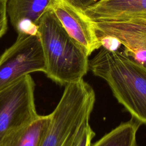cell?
Here are the masks:
<instances>
[{"mask_svg":"<svg viewBox=\"0 0 146 146\" xmlns=\"http://www.w3.org/2000/svg\"><path fill=\"white\" fill-rule=\"evenodd\" d=\"M89 70L108 84L113 96L134 118L146 124V65L124 52L102 48L91 60Z\"/></svg>","mask_w":146,"mask_h":146,"instance_id":"6da1fadb","label":"cell"},{"mask_svg":"<svg viewBox=\"0 0 146 146\" xmlns=\"http://www.w3.org/2000/svg\"><path fill=\"white\" fill-rule=\"evenodd\" d=\"M46 63L44 74L60 85L78 82L89 70L88 55L71 37L52 11L47 9L38 24Z\"/></svg>","mask_w":146,"mask_h":146,"instance_id":"7a4b0ae2","label":"cell"},{"mask_svg":"<svg viewBox=\"0 0 146 146\" xmlns=\"http://www.w3.org/2000/svg\"><path fill=\"white\" fill-rule=\"evenodd\" d=\"M95 102L94 90L83 79L65 85L40 146H75L89 124Z\"/></svg>","mask_w":146,"mask_h":146,"instance_id":"3957f363","label":"cell"},{"mask_svg":"<svg viewBox=\"0 0 146 146\" xmlns=\"http://www.w3.org/2000/svg\"><path fill=\"white\" fill-rule=\"evenodd\" d=\"M46 63L38 35L18 33L13 44L0 56V91L21 78L34 72H43Z\"/></svg>","mask_w":146,"mask_h":146,"instance_id":"277c9868","label":"cell"},{"mask_svg":"<svg viewBox=\"0 0 146 146\" xmlns=\"http://www.w3.org/2000/svg\"><path fill=\"white\" fill-rule=\"evenodd\" d=\"M35 83L29 75L0 91V140L7 133L35 120Z\"/></svg>","mask_w":146,"mask_h":146,"instance_id":"5b68a950","label":"cell"},{"mask_svg":"<svg viewBox=\"0 0 146 146\" xmlns=\"http://www.w3.org/2000/svg\"><path fill=\"white\" fill-rule=\"evenodd\" d=\"M47 9L52 10L69 35L88 56L102 46L94 22L84 10L67 0H52Z\"/></svg>","mask_w":146,"mask_h":146,"instance_id":"8992f818","label":"cell"},{"mask_svg":"<svg viewBox=\"0 0 146 146\" xmlns=\"http://www.w3.org/2000/svg\"><path fill=\"white\" fill-rule=\"evenodd\" d=\"M94 22L98 35L116 38L124 46L126 55L140 63L146 64L145 18L135 17Z\"/></svg>","mask_w":146,"mask_h":146,"instance_id":"52a82bcc","label":"cell"},{"mask_svg":"<svg viewBox=\"0 0 146 146\" xmlns=\"http://www.w3.org/2000/svg\"><path fill=\"white\" fill-rule=\"evenodd\" d=\"M51 1L8 0L7 13L16 31L37 35L39 21Z\"/></svg>","mask_w":146,"mask_h":146,"instance_id":"ba28073f","label":"cell"},{"mask_svg":"<svg viewBox=\"0 0 146 146\" xmlns=\"http://www.w3.org/2000/svg\"><path fill=\"white\" fill-rule=\"evenodd\" d=\"M84 12L93 21L128 19L146 13V0H99Z\"/></svg>","mask_w":146,"mask_h":146,"instance_id":"9c48e42d","label":"cell"},{"mask_svg":"<svg viewBox=\"0 0 146 146\" xmlns=\"http://www.w3.org/2000/svg\"><path fill=\"white\" fill-rule=\"evenodd\" d=\"M51 121V115H39L30 123L7 133L0 146H40Z\"/></svg>","mask_w":146,"mask_h":146,"instance_id":"30bf717a","label":"cell"},{"mask_svg":"<svg viewBox=\"0 0 146 146\" xmlns=\"http://www.w3.org/2000/svg\"><path fill=\"white\" fill-rule=\"evenodd\" d=\"M141 124L133 117L119 124L90 146H139L136 134Z\"/></svg>","mask_w":146,"mask_h":146,"instance_id":"8fae6325","label":"cell"},{"mask_svg":"<svg viewBox=\"0 0 146 146\" xmlns=\"http://www.w3.org/2000/svg\"><path fill=\"white\" fill-rule=\"evenodd\" d=\"M101 46L103 48L111 51H115L118 50L121 45L120 42L116 38L106 34L98 35Z\"/></svg>","mask_w":146,"mask_h":146,"instance_id":"7c38bea8","label":"cell"},{"mask_svg":"<svg viewBox=\"0 0 146 146\" xmlns=\"http://www.w3.org/2000/svg\"><path fill=\"white\" fill-rule=\"evenodd\" d=\"M95 135L94 131L88 124L84 128L75 146H90L91 140Z\"/></svg>","mask_w":146,"mask_h":146,"instance_id":"4fadbf2b","label":"cell"},{"mask_svg":"<svg viewBox=\"0 0 146 146\" xmlns=\"http://www.w3.org/2000/svg\"><path fill=\"white\" fill-rule=\"evenodd\" d=\"M6 3L0 1V38L5 34L7 30Z\"/></svg>","mask_w":146,"mask_h":146,"instance_id":"5bb4252c","label":"cell"},{"mask_svg":"<svg viewBox=\"0 0 146 146\" xmlns=\"http://www.w3.org/2000/svg\"><path fill=\"white\" fill-rule=\"evenodd\" d=\"M75 6L83 10H86L99 0H67Z\"/></svg>","mask_w":146,"mask_h":146,"instance_id":"9a60e30c","label":"cell"},{"mask_svg":"<svg viewBox=\"0 0 146 146\" xmlns=\"http://www.w3.org/2000/svg\"><path fill=\"white\" fill-rule=\"evenodd\" d=\"M136 17H140V18H145V19H146V13H145V14H143V15H141ZM133 18H135V17H133Z\"/></svg>","mask_w":146,"mask_h":146,"instance_id":"2e32d148","label":"cell"},{"mask_svg":"<svg viewBox=\"0 0 146 146\" xmlns=\"http://www.w3.org/2000/svg\"><path fill=\"white\" fill-rule=\"evenodd\" d=\"M0 1H1V2H5V3H7V2L8 1V0H0Z\"/></svg>","mask_w":146,"mask_h":146,"instance_id":"e0dca14e","label":"cell"}]
</instances>
